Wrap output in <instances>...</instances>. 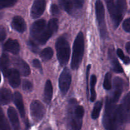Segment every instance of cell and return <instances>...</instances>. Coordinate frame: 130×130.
I'll return each instance as SVG.
<instances>
[{
    "instance_id": "6",
    "label": "cell",
    "mask_w": 130,
    "mask_h": 130,
    "mask_svg": "<svg viewBox=\"0 0 130 130\" xmlns=\"http://www.w3.org/2000/svg\"><path fill=\"white\" fill-rule=\"evenodd\" d=\"M95 10L100 36L102 39H105L107 37V30L105 20V9L102 2L100 0H96L95 3Z\"/></svg>"
},
{
    "instance_id": "14",
    "label": "cell",
    "mask_w": 130,
    "mask_h": 130,
    "mask_svg": "<svg viewBox=\"0 0 130 130\" xmlns=\"http://www.w3.org/2000/svg\"><path fill=\"white\" fill-rule=\"evenodd\" d=\"M108 56H109V60L111 63L113 71L116 73H122L123 72V69L120 65L119 62H118V59L115 56L114 53V48L113 46L109 48V52H108Z\"/></svg>"
},
{
    "instance_id": "43",
    "label": "cell",
    "mask_w": 130,
    "mask_h": 130,
    "mask_svg": "<svg viewBox=\"0 0 130 130\" xmlns=\"http://www.w3.org/2000/svg\"><path fill=\"white\" fill-rule=\"evenodd\" d=\"M2 16H3L2 13H0V19H1V18H2Z\"/></svg>"
},
{
    "instance_id": "7",
    "label": "cell",
    "mask_w": 130,
    "mask_h": 130,
    "mask_svg": "<svg viewBox=\"0 0 130 130\" xmlns=\"http://www.w3.org/2000/svg\"><path fill=\"white\" fill-rule=\"evenodd\" d=\"M126 8L127 5L126 0H117L116 3L115 4V7L110 15L115 29L118 28L120 24L122 19L124 17Z\"/></svg>"
},
{
    "instance_id": "1",
    "label": "cell",
    "mask_w": 130,
    "mask_h": 130,
    "mask_svg": "<svg viewBox=\"0 0 130 130\" xmlns=\"http://www.w3.org/2000/svg\"><path fill=\"white\" fill-rule=\"evenodd\" d=\"M129 121V115L123 109L121 104L117 105L110 96L106 98L103 125L106 130H119L122 126Z\"/></svg>"
},
{
    "instance_id": "28",
    "label": "cell",
    "mask_w": 130,
    "mask_h": 130,
    "mask_svg": "<svg viewBox=\"0 0 130 130\" xmlns=\"http://www.w3.org/2000/svg\"><path fill=\"white\" fill-rule=\"evenodd\" d=\"M111 77L112 76L110 73L107 72L104 77V88L106 90H110L112 88V83H111Z\"/></svg>"
},
{
    "instance_id": "18",
    "label": "cell",
    "mask_w": 130,
    "mask_h": 130,
    "mask_svg": "<svg viewBox=\"0 0 130 130\" xmlns=\"http://www.w3.org/2000/svg\"><path fill=\"white\" fill-rule=\"evenodd\" d=\"M13 100L20 113V116L24 118L25 116V107H24V102H23L22 96L19 92H15L13 94Z\"/></svg>"
},
{
    "instance_id": "41",
    "label": "cell",
    "mask_w": 130,
    "mask_h": 130,
    "mask_svg": "<svg viewBox=\"0 0 130 130\" xmlns=\"http://www.w3.org/2000/svg\"><path fill=\"white\" fill-rule=\"evenodd\" d=\"M123 62H124V63H125V64L126 65L129 64L130 62V58L128 57H126V56L125 58H124V60L123 61Z\"/></svg>"
},
{
    "instance_id": "27",
    "label": "cell",
    "mask_w": 130,
    "mask_h": 130,
    "mask_svg": "<svg viewBox=\"0 0 130 130\" xmlns=\"http://www.w3.org/2000/svg\"><path fill=\"white\" fill-rule=\"evenodd\" d=\"M102 107V102H97L94 105L92 113H91V118L93 119H96L100 116V111Z\"/></svg>"
},
{
    "instance_id": "2",
    "label": "cell",
    "mask_w": 130,
    "mask_h": 130,
    "mask_svg": "<svg viewBox=\"0 0 130 130\" xmlns=\"http://www.w3.org/2000/svg\"><path fill=\"white\" fill-rule=\"evenodd\" d=\"M85 109L77 104L75 99H71L69 104L68 126L70 130H81Z\"/></svg>"
},
{
    "instance_id": "25",
    "label": "cell",
    "mask_w": 130,
    "mask_h": 130,
    "mask_svg": "<svg viewBox=\"0 0 130 130\" xmlns=\"http://www.w3.org/2000/svg\"><path fill=\"white\" fill-rule=\"evenodd\" d=\"M53 55V51L52 50V48H50V47L44 48L40 53L41 58L43 60V61H44V62L50 60L52 58Z\"/></svg>"
},
{
    "instance_id": "20",
    "label": "cell",
    "mask_w": 130,
    "mask_h": 130,
    "mask_svg": "<svg viewBox=\"0 0 130 130\" xmlns=\"http://www.w3.org/2000/svg\"><path fill=\"white\" fill-rule=\"evenodd\" d=\"M12 94L11 91L7 88L0 89V105H6L11 102Z\"/></svg>"
},
{
    "instance_id": "16",
    "label": "cell",
    "mask_w": 130,
    "mask_h": 130,
    "mask_svg": "<svg viewBox=\"0 0 130 130\" xmlns=\"http://www.w3.org/2000/svg\"><path fill=\"white\" fill-rule=\"evenodd\" d=\"M11 27L18 32L23 33L25 31L27 28L26 23L22 17L15 16L13 18L11 22Z\"/></svg>"
},
{
    "instance_id": "19",
    "label": "cell",
    "mask_w": 130,
    "mask_h": 130,
    "mask_svg": "<svg viewBox=\"0 0 130 130\" xmlns=\"http://www.w3.org/2000/svg\"><path fill=\"white\" fill-rule=\"evenodd\" d=\"M15 66L22 76H28L30 74V69L27 63L22 59H17L15 62Z\"/></svg>"
},
{
    "instance_id": "12",
    "label": "cell",
    "mask_w": 130,
    "mask_h": 130,
    "mask_svg": "<svg viewBox=\"0 0 130 130\" xmlns=\"http://www.w3.org/2000/svg\"><path fill=\"white\" fill-rule=\"evenodd\" d=\"M46 26V22L44 19L37 20L32 24L30 29V34L32 41H34L38 36L41 34Z\"/></svg>"
},
{
    "instance_id": "39",
    "label": "cell",
    "mask_w": 130,
    "mask_h": 130,
    "mask_svg": "<svg viewBox=\"0 0 130 130\" xmlns=\"http://www.w3.org/2000/svg\"><path fill=\"white\" fill-rule=\"evenodd\" d=\"M117 55H118V57H119L123 61L124 60V58H125L126 57V56L124 55L123 50H122L121 49H119V48L118 49V50H117Z\"/></svg>"
},
{
    "instance_id": "11",
    "label": "cell",
    "mask_w": 130,
    "mask_h": 130,
    "mask_svg": "<svg viewBox=\"0 0 130 130\" xmlns=\"http://www.w3.org/2000/svg\"><path fill=\"white\" fill-rule=\"evenodd\" d=\"M113 85H114V90L111 94V96H110L114 101L118 102L119 101V99L121 95L122 92L123 90V86H124V81L123 79L121 77H116L114 78L113 81Z\"/></svg>"
},
{
    "instance_id": "5",
    "label": "cell",
    "mask_w": 130,
    "mask_h": 130,
    "mask_svg": "<svg viewBox=\"0 0 130 130\" xmlns=\"http://www.w3.org/2000/svg\"><path fill=\"white\" fill-rule=\"evenodd\" d=\"M58 27V20L57 19H52L48 23V24H46V26L41 32V34L38 36L33 41L36 44L43 45L48 41V40L52 37L53 33L57 31Z\"/></svg>"
},
{
    "instance_id": "37",
    "label": "cell",
    "mask_w": 130,
    "mask_h": 130,
    "mask_svg": "<svg viewBox=\"0 0 130 130\" xmlns=\"http://www.w3.org/2000/svg\"><path fill=\"white\" fill-rule=\"evenodd\" d=\"M50 11L53 15H57L60 12L59 8H58V6L56 5L55 4H53V5H52V6H51V8H50Z\"/></svg>"
},
{
    "instance_id": "44",
    "label": "cell",
    "mask_w": 130,
    "mask_h": 130,
    "mask_svg": "<svg viewBox=\"0 0 130 130\" xmlns=\"http://www.w3.org/2000/svg\"><path fill=\"white\" fill-rule=\"evenodd\" d=\"M1 75H0V83H1Z\"/></svg>"
},
{
    "instance_id": "3",
    "label": "cell",
    "mask_w": 130,
    "mask_h": 130,
    "mask_svg": "<svg viewBox=\"0 0 130 130\" xmlns=\"http://www.w3.org/2000/svg\"><path fill=\"white\" fill-rule=\"evenodd\" d=\"M85 51V42L82 32H79L76 36L73 44V53L71 60V68L76 70L79 68L81 62Z\"/></svg>"
},
{
    "instance_id": "4",
    "label": "cell",
    "mask_w": 130,
    "mask_h": 130,
    "mask_svg": "<svg viewBox=\"0 0 130 130\" xmlns=\"http://www.w3.org/2000/svg\"><path fill=\"white\" fill-rule=\"evenodd\" d=\"M57 56L60 64L64 66L68 63L71 54L70 44L65 36H60L56 42Z\"/></svg>"
},
{
    "instance_id": "26",
    "label": "cell",
    "mask_w": 130,
    "mask_h": 130,
    "mask_svg": "<svg viewBox=\"0 0 130 130\" xmlns=\"http://www.w3.org/2000/svg\"><path fill=\"white\" fill-rule=\"evenodd\" d=\"M0 130H10L7 119L1 108H0Z\"/></svg>"
},
{
    "instance_id": "31",
    "label": "cell",
    "mask_w": 130,
    "mask_h": 130,
    "mask_svg": "<svg viewBox=\"0 0 130 130\" xmlns=\"http://www.w3.org/2000/svg\"><path fill=\"white\" fill-rule=\"evenodd\" d=\"M27 45L29 47L32 52H33L35 53H38L39 52V47H38V44L36 43H34L33 41L29 40L27 41Z\"/></svg>"
},
{
    "instance_id": "42",
    "label": "cell",
    "mask_w": 130,
    "mask_h": 130,
    "mask_svg": "<svg viewBox=\"0 0 130 130\" xmlns=\"http://www.w3.org/2000/svg\"><path fill=\"white\" fill-rule=\"evenodd\" d=\"M45 130H52V128H47Z\"/></svg>"
},
{
    "instance_id": "40",
    "label": "cell",
    "mask_w": 130,
    "mask_h": 130,
    "mask_svg": "<svg viewBox=\"0 0 130 130\" xmlns=\"http://www.w3.org/2000/svg\"><path fill=\"white\" fill-rule=\"evenodd\" d=\"M126 50L127 52H128V54H130V43L128 42L126 44Z\"/></svg>"
},
{
    "instance_id": "36",
    "label": "cell",
    "mask_w": 130,
    "mask_h": 130,
    "mask_svg": "<svg viewBox=\"0 0 130 130\" xmlns=\"http://www.w3.org/2000/svg\"><path fill=\"white\" fill-rule=\"evenodd\" d=\"M71 1L73 3L74 7L77 8H81L83 5L85 0H71Z\"/></svg>"
},
{
    "instance_id": "15",
    "label": "cell",
    "mask_w": 130,
    "mask_h": 130,
    "mask_svg": "<svg viewBox=\"0 0 130 130\" xmlns=\"http://www.w3.org/2000/svg\"><path fill=\"white\" fill-rule=\"evenodd\" d=\"M3 50L13 55H17L20 52V46L17 41L15 39H9L4 44Z\"/></svg>"
},
{
    "instance_id": "32",
    "label": "cell",
    "mask_w": 130,
    "mask_h": 130,
    "mask_svg": "<svg viewBox=\"0 0 130 130\" xmlns=\"http://www.w3.org/2000/svg\"><path fill=\"white\" fill-rule=\"evenodd\" d=\"M6 37V29L3 25H0V44L3 41Z\"/></svg>"
},
{
    "instance_id": "24",
    "label": "cell",
    "mask_w": 130,
    "mask_h": 130,
    "mask_svg": "<svg viewBox=\"0 0 130 130\" xmlns=\"http://www.w3.org/2000/svg\"><path fill=\"white\" fill-rule=\"evenodd\" d=\"M61 7L68 13L72 14L73 12L74 6L73 3L71 0H58Z\"/></svg>"
},
{
    "instance_id": "38",
    "label": "cell",
    "mask_w": 130,
    "mask_h": 130,
    "mask_svg": "<svg viewBox=\"0 0 130 130\" xmlns=\"http://www.w3.org/2000/svg\"><path fill=\"white\" fill-rule=\"evenodd\" d=\"M90 68H91V66L88 65L87 66V69H86V86H87V93L88 95L89 93V75H90Z\"/></svg>"
},
{
    "instance_id": "9",
    "label": "cell",
    "mask_w": 130,
    "mask_h": 130,
    "mask_svg": "<svg viewBox=\"0 0 130 130\" xmlns=\"http://www.w3.org/2000/svg\"><path fill=\"white\" fill-rule=\"evenodd\" d=\"M46 110L44 105L39 100H34L30 104V114L33 120L39 122L44 116Z\"/></svg>"
},
{
    "instance_id": "17",
    "label": "cell",
    "mask_w": 130,
    "mask_h": 130,
    "mask_svg": "<svg viewBox=\"0 0 130 130\" xmlns=\"http://www.w3.org/2000/svg\"><path fill=\"white\" fill-rule=\"evenodd\" d=\"M7 113L13 130H21L19 117L15 109L12 107H10L8 109Z\"/></svg>"
},
{
    "instance_id": "21",
    "label": "cell",
    "mask_w": 130,
    "mask_h": 130,
    "mask_svg": "<svg viewBox=\"0 0 130 130\" xmlns=\"http://www.w3.org/2000/svg\"><path fill=\"white\" fill-rule=\"evenodd\" d=\"M52 96H53V86H52L51 81L48 79L46 83L44 90V95H43V99L45 103L49 104L51 102Z\"/></svg>"
},
{
    "instance_id": "13",
    "label": "cell",
    "mask_w": 130,
    "mask_h": 130,
    "mask_svg": "<svg viewBox=\"0 0 130 130\" xmlns=\"http://www.w3.org/2000/svg\"><path fill=\"white\" fill-rule=\"evenodd\" d=\"M8 79L9 84L13 88L19 87L20 84V76L19 71L15 69H8L5 74Z\"/></svg>"
},
{
    "instance_id": "8",
    "label": "cell",
    "mask_w": 130,
    "mask_h": 130,
    "mask_svg": "<svg viewBox=\"0 0 130 130\" xmlns=\"http://www.w3.org/2000/svg\"><path fill=\"white\" fill-rule=\"evenodd\" d=\"M71 83V74L69 70L67 68H65L60 76L58 79L59 88L60 90L61 93L65 96L68 90H69Z\"/></svg>"
},
{
    "instance_id": "30",
    "label": "cell",
    "mask_w": 130,
    "mask_h": 130,
    "mask_svg": "<svg viewBox=\"0 0 130 130\" xmlns=\"http://www.w3.org/2000/svg\"><path fill=\"white\" fill-rule=\"evenodd\" d=\"M22 88L23 90L27 92H30L32 90L33 86L32 84L28 80H24L22 83Z\"/></svg>"
},
{
    "instance_id": "33",
    "label": "cell",
    "mask_w": 130,
    "mask_h": 130,
    "mask_svg": "<svg viewBox=\"0 0 130 130\" xmlns=\"http://www.w3.org/2000/svg\"><path fill=\"white\" fill-rule=\"evenodd\" d=\"M32 66L35 67L36 69L39 70L41 72V73L43 74V68H42L41 64V62L38 59H34L32 62Z\"/></svg>"
},
{
    "instance_id": "34",
    "label": "cell",
    "mask_w": 130,
    "mask_h": 130,
    "mask_svg": "<svg viewBox=\"0 0 130 130\" xmlns=\"http://www.w3.org/2000/svg\"><path fill=\"white\" fill-rule=\"evenodd\" d=\"M123 28L126 32H130V19L128 18L124 21L123 24Z\"/></svg>"
},
{
    "instance_id": "35",
    "label": "cell",
    "mask_w": 130,
    "mask_h": 130,
    "mask_svg": "<svg viewBox=\"0 0 130 130\" xmlns=\"http://www.w3.org/2000/svg\"><path fill=\"white\" fill-rule=\"evenodd\" d=\"M105 2L107 3V6L108 10H109V13L112 12V11L114 9V6H115V3H114V0H105Z\"/></svg>"
},
{
    "instance_id": "29",
    "label": "cell",
    "mask_w": 130,
    "mask_h": 130,
    "mask_svg": "<svg viewBox=\"0 0 130 130\" xmlns=\"http://www.w3.org/2000/svg\"><path fill=\"white\" fill-rule=\"evenodd\" d=\"M17 0H0V10L5 8L11 7L16 3Z\"/></svg>"
},
{
    "instance_id": "23",
    "label": "cell",
    "mask_w": 130,
    "mask_h": 130,
    "mask_svg": "<svg viewBox=\"0 0 130 130\" xmlns=\"http://www.w3.org/2000/svg\"><path fill=\"white\" fill-rule=\"evenodd\" d=\"M96 83V77L95 75H92L90 79V100L95 102L96 99V93L95 91V85Z\"/></svg>"
},
{
    "instance_id": "10",
    "label": "cell",
    "mask_w": 130,
    "mask_h": 130,
    "mask_svg": "<svg viewBox=\"0 0 130 130\" xmlns=\"http://www.w3.org/2000/svg\"><path fill=\"white\" fill-rule=\"evenodd\" d=\"M46 8V0H35L30 10V15L32 19H38L44 13Z\"/></svg>"
},
{
    "instance_id": "22",
    "label": "cell",
    "mask_w": 130,
    "mask_h": 130,
    "mask_svg": "<svg viewBox=\"0 0 130 130\" xmlns=\"http://www.w3.org/2000/svg\"><path fill=\"white\" fill-rule=\"evenodd\" d=\"M9 64H10V60L8 56L6 53H3L0 57V70L2 71L4 76H5L6 72L8 70Z\"/></svg>"
}]
</instances>
